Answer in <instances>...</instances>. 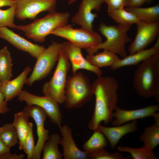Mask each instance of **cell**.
I'll use <instances>...</instances> for the list:
<instances>
[{
  "label": "cell",
  "mask_w": 159,
  "mask_h": 159,
  "mask_svg": "<svg viewBox=\"0 0 159 159\" xmlns=\"http://www.w3.org/2000/svg\"><path fill=\"white\" fill-rule=\"evenodd\" d=\"M104 3L103 0H82L77 11L72 18V21L80 26L82 29L93 31V23L97 15L92 11H99Z\"/></svg>",
  "instance_id": "obj_13"
},
{
  "label": "cell",
  "mask_w": 159,
  "mask_h": 159,
  "mask_svg": "<svg viewBox=\"0 0 159 159\" xmlns=\"http://www.w3.org/2000/svg\"><path fill=\"white\" fill-rule=\"evenodd\" d=\"M107 127L100 124L97 128L108 141L112 149L115 148L120 140L124 135L136 131L138 129L137 120L124 125Z\"/></svg>",
  "instance_id": "obj_18"
},
{
  "label": "cell",
  "mask_w": 159,
  "mask_h": 159,
  "mask_svg": "<svg viewBox=\"0 0 159 159\" xmlns=\"http://www.w3.org/2000/svg\"><path fill=\"white\" fill-rule=\"evenodd\" d=\"M159 110V105H151L145 107L133 110L122 109L117 106L112 113V117L115 118L112 121L113 126L123 125L130 121L137 120L152 116L153 114Z\"/></svg>",
  "instance_id": "obj_16"
},
{
  "label": "cell",
  "mask_w": 159,
  "mask_h": 159,
  "mask_svg": "<svg viewBox=\"0 0 159 159\" xmlns=\"http://www.w3.org/2000/svg\"><path fill=\"white\" fill-rule=\"evenodd\" d=\"M61 137L57 133L50 136L49 139L44 143L43 147L42 159H62V154L58 149Z\"/></svg>",
  "instance_id": "obj_24"
},
{
  "label": "cell",
  "mask_w": 159,
  "mask_h": 159,
  "mask_svg": "<svg viewBox=\"0 0 159 159\" xmlns=\"http://www.w3.org/2000/svg\"><path fill=\"white\" fill-rule=\"evenodd\" d=\"M23 110L29 117L33 119L36 124L38 140L35 146L32 159H40L43 146L49 138V131L44 127L47 115L43 109L35 105H27Z\"/></svg>",
  "instance_id": "obj_12"
},
{
  "label": "cell",
  "mask_w": 159,
  "mask_h": 159,
  "mask_svg": "<svg viewBox=\"0 0 159 159\" xmlns=\"http://www.w3.org/2000/svg\"><path fill=\"white\" fill-rule=\"evenodd\" d=\"M10 149L6 145L0 138V159L3 155L10 152Z\"/></svg>",
  "instance_id": "obj_37"
},
{
  "label": "cell",
  "mask_w": 159,
  "mask_h": 159,
  "mask_svg": "<svg viewBox=\"0 0 159 159\" xmlns=\"http://www.w3.org/2000/svg\"><path fill=\"white\" fill-rule=\"evenodd\" d=\"M117 150L121 152L130 153L134 159H157L153 151L143 146L140 148H133L129 146H117Z\"/></svg>",
  "instance_id": "obj_30"
},
{
  "label": "cell",
  "mask_w": 159,
  "mask_h": 159,
  "mask_svg": "<svg viewBox=\"0 0 159 159\" xmlns=\"http://www.w3.org/2000/svg\"><path fill=\"white\" fill-rule=\"evenodd\" d=\"M16 2L15 17L21 20L34 19L39 13L55 11L56 0H14Z\"/></svg>",
  "instance_id": "obj_10"
},
{
  "label": "cell",
  "mask_w": 159,
  "mask_h": 159,
  "mask_svg": "<svg viewBox=\"0 0 159 159\" xmlns=\"http://www.w3.org/2000/svg\"><path fill=\"white\" fill-rule=\"evenodd\" d=\"M93 131V134L82 146L83 151L87 154L104 149L107 144V139L101 132L97 129Z\"/></svg>",
  "instance_id": "obj_26"
},
{
  "label": "cell",
  "mask_w": 159,
  "mask_h": 159,
  "mask_svg": "<svg viewBox=\"0 0 159 159\" xmlns=\"http://www.w3.org/2000/svg\"><path fill=\"white\" fill-rule=\"evenodd\" d=\"M33 123L30 122L23 149L27 155V159H32L35 146L33 133Z\"/></svg>",
  "instance_id": "obj_32"
},
{
  "label": "cell",
  "mask_w": 159,
  "mask_h": 159,
  "mask_svg": "<svg viewBox=\"0 0 159 159\" xmlns=\"http://www.w3.org/2000/svg\"><path fill=\"white\" fill-rule=\"evenodd\" d=\"M92 86L95 103L88 127L94 131L97 129L102 122L107 124L112 121L113 111L117 106L119 85L117 80L113 77L101 76L93 82Z\"/></svg>",
  "instance_id": "obj_1"
},
{
  "label": "cell",
  "mask_w": 159,
  "mask_h": 159,
  "mask_svg": "<svg viewBox=\"0 0 159 159\" xmlns=\"http://www.w3.org/2000/svg\"><path fill=\"white\" fill-rule=\"evenodd\" d=\"M16 2L14 0H0V8L3 6H9L15 5Z\"/></svg>",
  "instance_id": "obj_38"
},
{
  "label": "cell",
  "mask_w": 159,
  "mask_h": 159,
  "mask_svg": "<svg viewBox=\"0 0 159 159\" xmlns=\"http://www.w3.org/2000/svg\"><path fill=\"white\" fill-rule=\"evenodd\" d=\"M86 58L91 64L99 68L111 67L120 59L117 54L105 49L96 54H88Z\"/></svg>",
  "instance_id": "obj_22"
},
{
  "label": "cell",
  "mask_w": 159,
  "mask_h": 159,
  "mask_svg": "<svg viewBox=\"0 0 159 159\" xmlns=\"http://www.w3.org/2000/svg\"><path fill=\"white\" fill-rule=\"evenodd\" d=\"M51 34L64 38L74 46L86 50L94 47L102 42L98 33L81 28L74 29L71 24L57 28Z\"/></svg>",
  "instance_id": "obj_8"
},
{
  "label": "cell",
  "mask_w": 159,
  "mask_h": 159,
  "mask_svg": "<svg viewBox=\"0 0 159 159\" xmlns=\"http://www.w3.org/2000/svg\"><path fill=\"white\" fill-rule=\"evenodd\" d=\"M12 59L7 46L0 49V79L3 82L10 80L12 76Z\"/></svg>",
  "instance_id": "obj_27"
},
{
  "label": "cell",
  "mask_w": 159,
  "mask_h": 159,
  "mask_svg": "<svg viewBox=\"0 0 159 159\" xmlns=\"http://www.w3.org/2000/svg\"><path fill=\"white\" fill-rule=\"evenodd\" d=\"M154 0H128L127 7H140L145 4L151 3Z\"/></svg>",
  "instance_id": "obj_36"
},
{
  "label": "cell",
  "mask_w": 159,
  "mask_h": 159,
  "mask_svg": "<svg viewBox=\"0 0 159 159\" xmlns=\"http://www.w3.org/2000/svg\"><path fill=\"white\" fill-rule=\"evenodd\" d=\"M88 159H124L125 157L120 152L110 153L104 149L97 152L88 154Z\"/></svg>",
  "instance_id": "obj_33"
},
{
  "label": "cell",
  "mask_w": 159,
  "mask_h": 159,
  "mask_svg": "<svg viewBox=\"0 0 159 159\" xmlns=\"http://www.w3.org/2000/svg\"><path fill=\"white\" fill-rule=\"evenodd\" d=\"M159 52V38L152 47L144 49L120 59L111 67L113 70L126 66L135 65L149 58L153 55Z\"/></svg>",
  "instance_id": "obj_20"
},
{
  "label": "cell",
  "mask_w": 159,
  "mask_h": 159,
  "mask_svg": "<svg viewBox=\"0 0 159 159\" xmlns=\"http://www.w3.org/2000/svg\"><path fill=\"white\" fill-rule=\"evenodd\" d=\"M0 138L6 145L10 148L18 143V135L12 123H6L0 127Z\"/></svg>",
  "instance_id": "obj_29"
},
{
  "label": "cell",
  "mask_w": 159,
  "mask_h": 159,
  "mask_svg": "<svg viewBox=\"0 0 159 159\" xmlns=\"http://www.w3.org/2000/svg\"><path fill=\"white\" fill-rule=\"evenodd\" d=\"M133 85L139 96L154 97L159 102V52L141 62L134 74Z\"/></svg>",
  "instance_id": "obj_2"
},
{
  "label": "cell",
  "mask_w": 159,
  "mask_h": 159,
  "mask_svg": "<svg viewBox=\"0 0 159 159\" xmlns=\"http://www.w3.org/2000/svg\"><path fill=\"white\" fill-rule=\"evenodd\" d=\"M1 83H1V81L0 79V87L1 86Z\"/></svg>",
  "instance_id": "obj_40"
},
{
  "label": "cell",
  "mask_w": 159,
  "mask_h": 159,
  "mask_svg": "<svg viewBox=\"0 0 159 159\" xmlns=\"http://www.w3.org/2000/svg\"><path fill=\"white\" fill-rule=\"evenodd\" d=\"M62 137L60 143L63 148L62 155L64 159H87V154L80 150L77 146L72 136V129L67 125L59 127Z\"/></svg>",
  "instance_id": "obj_17"
},
{
  "label": "cell",
  "mask_w": 159,
  "mask_h": 159,
  "mask_svg": "<svg viewBox=\"0 0 159 159\" xmlns=\"http://www.w3.org/2000/svg\"><path fill=\"white\" fill-rule=\"evenodd\" d=\"M62 43V49L72 66L73 73L79 69H84L94 73L98 77L101 76V70L91 64L84 57L81 49L74 46L69 41Z\"/></svg>",
  "instance_id": "obj_14"
},
{
  "label": "cell",
  "mask_w": 159,
  "mask_h": 159,
  "mask_svg": "<svg viewBox=\"0 0 159 159\" xmlns=\"http://www.w3.org/2000/svg\"><path fill=\"white\" fill-rule=\"evenodd\" d=\"M65 107L72 109L82 107L93 95L89 79L77 72L67 77L65 90Z\"/></svg>",
  "instance_id": "obj_5"
},
{
  "label": "cell",
  "mask_w": 159,
  "mask_h": 159,
  "mask_svg": "<svg viewBox=\"0 0 159 159\" xmlns=\"http://www.w3.org/2000/svg\"><path fill=\"white\" fill-rule=\"evenodd\" d=\"M62 48V43L52 41L47 48L40 53L26 84L31 86L36 81L42 80L50 73L57 61Z\"/></svg>",
  "instance_id": "obj_7"
},
{
  "label": "cell",
  "mask_w": 159,
  "mask_h": 159,
  "mask_svg": "<svg viewBox=\"0 0 159 159\" xmlns=\"http://www.w3.org/2000/svg\"><path fill=\"white\" fill-rule=\"evenodd\" d=\"M5 96L0 91V114H4L9 111L7 106V102L5 100Z\"/></svg>",
  "instance_id": "obj_35"
},
{
  "label": "cell",
  "mask_w": 159,
  "mask_h": 159,
  "mask_svg": "<svg viewBox=\"0 0 159 159\" xmlns=\"http://www.w3.org/2000/svg\"><path fill=\"white\" fill-rule=\"evenodd\" d=\"M125 9L134 14L140 21L150 23L159 21V5L146 8L127 7Z\"/></svg>",
  "instance_id": "obj_23"
},
{
  "label": "cell",
  "mask_w": 159,
  "mask_h": 159,
  "mask_svg": "<svg viewBox=\"0 0 159 159\" xmlns=\"http://www.w3.org/2000/svg\"><path fill=\"white\" fill-rule=\"evenodd\" d=\"M69 17L68 12L55 11L29 24L16 25L15 29L22 31L28 38L35 42H43L46 37L54 29L67 25Z\"/></svg>",
  "instance_id": "obj_3"
},
{
  "label": "cell",
  "mask_w": 159,
  "mask_h": 159,
  "mask_svg": "<svg viewBox=\"0 0 159 159\" xmlns=\"http://www.w3.org/2000/svg\"><path fill=\"white\" fill-rule=\"evenodd\" d=\"M70 66V63L62 49L52 76L42 87L44 96L52 98L59 104L64 103L65 101V90Z\"/></svg>",
  "instance_id": "obj_6"
},
{
  "label": "cell",
  "mask_w": 159,
  "mask_h": 159,
  "mask_svg": "<svg viewBox=\"0 0 159 159\" xmlns=\"http://www.w3.org/2000/svg\"><path fill=\"white\" fill-rule=\"evenodd\" d=\"M31 70L29 67L27 66L16 78L2 82L0 91L4 95L5 101L8 102L18 95L26 84L27 76Z\"/></svg>",
  "instance_id": "obj_19"
},
{
  "label": "cell",
  "mask_w": 159,
  "mask_h": 159,
  "mask_svg": "<svg viewBox=\"0 0 159 159\" xmlns=\"http://www.w3.org/2000/svg\"><path fill=\"white\" fill-rule=\"evenodd\" d=\"M138 140L143 146L153 150L159 144V123L145 127Z\"/></svg>",
  "instance_id": "obj_25"
},
{
  "label": "cell",
  "mask_w": 159,
  "mask_h": 159,
  "mask_svg": "<svg viewBox=\"0 0 159 159\" xmlns=\"http://www.w3.org/2000/svg\"><path fill=\"white\" fill-rule=\"evenodd\" d=\"M136 24V34L128 48L130 54L145 49L154 42L159 34V21L150 23L140 21Z\"/></svg>",
  "instance_id": "obj_11"
},
{
  "label": "cell",
  "mask_w": 159,
  "mask_h": 159,
  "mask_svg": "<svg viewBox=\"0 0 159 159\" xmlns=\"http://www.w3.org/2000/svg\"><path fill=\"white\" fill-rule=\"evenodd\" d=\"M29 117L23 111L15 113L12 124L16 130L18 138L19 149H23L30 122Z\"/></svg>",
  "instance_id": "obj_21"
},
{
  "label": "cell",
  "mask_w": 159,
  "mask_h": 159,
  "mask_svg": "<svg viewBox=\"0 0 159 159\" xmlns=\"http://www.w3.org/2000/svg\"><path fill=\"white\" fill-rule=\"evenodd\" d=\"M107 5V12L127 7L128 0H103Z\"/></svg>",
  "instance_id": "obj_34"
},
{
  "label": "cell",
  "mask_w": 159,
  "mask_h": 159,
  "mask_svg": "<svg viewBox=\"0 0 159 159\" xmlns=\"http://www.w3.org/2000/svg\"><path fill=\"white\" fill-rule=\"evenodd\" d=\"M107 13L108 16L118 24L131 26L140 21L134 14L125 8L116 9Z\"/></svg>",
  "instance_id": "obj_28"
},
{
  "label": "cell",
  "mask_w": 159,
  "mask_h": 159,
  "mask_svg": "<svg viewBox=\"0 0 159 159\" xmlns=\"http://www.w3.org/2000/svg\"><path fill=\"white\" fill-rule=\"evenodd\" d=\"M0 38L6 40L17 49L28 53L36 59L45 48L43 46L29 42L7 27L0 28Z\"/></svg>",
  "instance_id": "obj_15"
},
{
  "label": "cell",
  "mask_w": 159,
  "mask_h": 159,
  "mask_svg": "<svg viewBox=\"0 0 159 159\" xmlns=\"http://www.w3.org/2000/svg\"><path fill=\"white\" fill-rule=\"evenodd\" d=\"M77 0H69L68 4L69 5H71L77 1Z\"/></svg>",
  "instance_id": "obj_39"
},
{
  "label": "cell",
  "mask_w": 159,
  "mask_h": 159,
  "mask_svg": "<svg viewBox=\"0 0 159 159\" xmlns=\"http://www.w3.org/2000/svg\"><path fill=\"white\" fill-rule=\"evenodd\" d=\"M17 96L19 101L25 102L27 105H35L43 109L50 121L59 128L62 125V117L59 104L52 98L36 95L22 90Z\"/></svg>",
  "instance_id": "obj_9"
},
{
  "label": "cell",
  "mask_w": 159,
  "mask_h": 159,
  "mask_svg": "<svg viewBox=\"0 0 159 159\" xmlns=\"http://www.w3.org/2000/svg\"><path fill=\"white\" fill-rule=\"evenodd\" d=\"M131 26L118 24L117 25H107L101 23L99 30L104 36L106 40L94 47L86 49L89 54H94L100 49L108 50L122 58L127 55L125 48L127 43L132 41V39L127 34Z\"/></svg>",
  "instance_id": "obj_4"
},
{
  "label": "cell",
  "mask_w": 159,
  "mask_h": 159,
  "mask_svg": "<svg viewBox=\"0 0 159 159\" xmlns=\"http://www.w3.org/2000/svg\"><path fill=\"white\" fill-rule=\"evenodd\" d=\"M15 5L5 10L0 9V28L10 27L15 28L14 23L15 14Z\"/></svg>",
  "instance_id": "obj_31"
}]
</instances>
